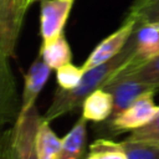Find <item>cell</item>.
<instances>
[{"instance_id": "2e32d148", "label": "cell", "mask_w": 159, "mask_h": 159, "mask_svg": "<svg viewBox=\"0 0 159 159\" xmlns=\"http://www.w3.org/2000/svg\"><path fill=\"white\" fill-rule=\"evenodd\" d=\"M127 16L133 17L137 24H159V0H134Z\"/></svg>"}, {"instance_id": "7c38bea8", "label": "cell", "mask_w": 159, "mask_h": 159, "mask_svg": "<svg viewBox=\"0 0 159 159\" xmlns=\"http://www.w3.org/2000/svg\"><path fill=\"white\" fill-rule=\"evenodd\" d=\"M87 119L81 116L72 129L62 138V148L58 159H81L87 140Z\"/></svg>"}, {"instance_id": "7402d4cb", "label": "cell", "mask_w": 159, "mask_h": 159, "mask_svg": "<svg viewBox=\"0 0 159 159\" xmlns=\"http://www.w3.org/2000/svg\"><path fill=\"white\" fill-rule=\"evenodd\" d=\"M86 159H93V158H92V157H91V155H89V154H88V157H87V158H86Z\"/></svg>"}, {"instance_id": "277c9868", "label": "cell", "mask_w": 159, "mask_h": 159, "mask_svg": "<svg viewBox=\"0 0 159 159\" xmlns=\"http://www.w3.org/2000/svg\"><path fill=\"white\" fill-rule=\"evenodd\" d=\"M135 25H137V21L133 17L127 16L124 22L122 24V26L118 30L112 32L109 36H107L104 40H102L93 48V51L89 53V56L82 65L83 71H87L96 66H99V65L112 60L114 56H117L123 50L125 43L128 42L129 37L132 36V34L135 29Z\"/></svg>"}, {"instance_id": "ffe728a7", "label": "cell", "mask_w": 159, "mask_h": 159, "mask_svg": "<svg viewBox=\"0 0 159 159\" xmlns=\"http://www.w3.org/2000/svg\"><path fill=\"white\" fill-rule=\"evenodd\" d=\"M128 159H159V147L140 142H130L128 139L122 142Z\"/></svg>"}, {"instance_id": "8992f818", "label": "cell", "mask_w": 159, "mask_h": 159, "mask_svg": "<svg viewBox=\"0 0 159 159\" xmlns=\"http://www.w3.org/2000/svg\"><path fill=\"white\" fill-rule=\"evenodd\" d=\"M103 88L113 96L114 107L111 117H114L122 111H124L143 93L152 89H159L158 87L140 82L133 78L132 76H128L120 72H118Z\"/></svg>"}, {"instance_id": "6da1fadb", "label": "cell", "mask_w": 159, "mask_h": 159, "mask_svg": "<svg viewBox=\"0 0 159 159\" xmlns=\"http://www.w3.org/2000/svg\"><path fill=\"white\" fill-rule=\"evenodd\" d=\"M135 53V36L134 31L129 37L123 50L112 60L84 71L80 84L73 89H62L57 87L53 93L51 104L43 116V119L51 122L68 112L75 111L82 106L84 98L98 88H103L119 71L129 65Z\"/></svg>"}, {"instance_id": "9a60e30c", "label": "cell", "mask_w": 159, "mask_h": 159, "mask_svg": "<svg viewBox=\"0 0 159 159\" xmlns=\"http://www.w3.org/2000/svg\"><path fill=\"white\" fill-rule=\"evenodd\" d=\"M89 155L93 159H128L125 149L120 143L109 139H97L89 145Z\"/></svg>"}, {"instance_id": "ba28073f", "label": "cell", "mask_w": 159, "mask_h": 159, "mask_svg": "<svg viewBox=\"0 0 159 159\" xmlns=\"http://www.w3.org/2000/svg\"><path fill=\"white\" fill-rule=\"evenodd\" d=\"M135 53L127 67L137 68L159 55V24L142 22L134 29Z\"/></svg>"}, {"instance_id": "44dd1931", "label": "cell", "mask_w": 159, "mask_h": 159, "mask_svg": "<svg viewBox=\"0 0 159 159\" xmlns=\"http://www.w3.org/2000/svg\"><path fill=\"white\" fill-rule=\"evenodd\" d=\"M35 1H36V0H15L16 6H17V9H19V11H20V14H21L22 16H25L27 9H29Z\"/></svg>"}, {"instance_id": "8fae6325", "label": "cell", "mask_w": 159, "mask_h": 159, "mask_svg": "<svg viewBox=\"0 0 159 159\" xmlns=\"http://www.w3.org/2000/svg\"><path fill=\"white\" fill-rule=\"evenodd\" d=\"M113 96L104 88H98L89 93L82 103V116L87 120L104 122L113 113Z\"/></svg>"}, {"instance_id": "4fadbf2b", "label": "cell", "mask_w": 159, "mask_h": 159, "mask_svg": "<svg viewBox=\"0 0 159 159\" xmlns=\"http://www.w3.org/2000/svg\"><path fill=\"white\" fill-rule=\"evenodd\" d=\"M40 55L51 70H57L61 66L71 63L72 60L71 47L63 34H61L58 37L50 42L42 43L40 48Z\"/></svg>"}, {"instance_id": "3957f363", "label": "cell", "mask_w": 159, "mask_h": 159, "mask_svg": "<svg viewBox=\"0 0 159 159\" xmlns=\"http://www.w3.org/2000/svg\"><path fill=\"white\" fill-rule=\"evenodd\" d=\"M158 91L159 89H152L143 93L124 111L111 117L107 122L108 129L112 133L118 134L128 130L132 132L148 124L157 116L159 109V106L154 103V96Z\"/></svg>"}, {"instance_id": "52a82bcc", "label": "cell", "mask_w": 159, "mask_h": 159, "mask_svg": "<svg viewBox=\"0 0 159 159\" xmlns=\"http://www.w3.org/2000/svg\"><path fill=\"white\" fill-rule=\"evenodd\" d=\"M16 84L10 67V56L0 47V129L19 116Z\"/></svg>"}, {"instance_id": "9c48e42d", "label": "cell", "mask_w": 159, "mask_h": 159, "mask_svg": "<svg viewBox=\"0 0 159 159\" xmlns=\"http://www.w3.org/2000/svg\"><path fill=\"white\" fill-rule=\"evenodd\" d=\"M22 19L15 0H0V47L10 57L15 51Z\"/></svg>"}, {"instance_id": "5b68a950", "label": "cell", "mask_w": 159, "mask_h": 159, "mask_svg": "<svg viewBox=\"0 0 159 159\" xmlns=\"http://www.w3.org/2000/svg\"><path fill=\"white\" fill-rule=\"evenodd\" d=\"M75 0H41L40 34L42 43L50 42L63 34Z\"/></svg>"}, {"instance_id": "ac0fdd59", "label": "cell", "mask_w": 159, "mask_h": 159, "mask_svg": "<svg viewBox=\"0 0 159 159\" xmlns=\"http://www.w3.org/2000/svg\"><path fill=\"white\" fill-rule=\"evenodd\" d=\"M127 139L130 142H140L159 147V109L157 116L148 124L132 130Z\"/></svg>"}, {"instance_id": "30bf717a", "label": "cell", "mask_w": 159, "mask_h": 159, "mask_svg": "<svg viewBox=\"0 0 159 159\" xmlns=\"http://www.w3.org/2000/svg\"><path fill=\"white\" fill-rule=\"evenodd\" d=\"M51 73V68L42 60L41 55L35 58V61L29 67L24 76V89L20 104V112H25L35 106L36 98L45 87ZM19 112V113H20Z\"/></svg>"}, {"instance_id": "603a6c76", "label": "cell", "mask_w": 159, "mask_h": 159, "mask_svg": "<svg viewBox=\"0 0 159 159\" xmlns=\"http://www.w3.org/2000/svg\"><path fill=\"white\" fill-rule=\"evenodd\" d=\"M36 1H37V0H36Z\"/></svg>"}, {"instance_id": "e0dca14e", "label": "cell", "mask_w": 159, "mask_h": 159, "mask_svg": "<svg viewBox=\"0 0 159 159\" xmlns=\"http://www.w3.org/2000/svg\"><path fill=\"white\" fill-rule=\"evenodd\" d=\"M119 72L132 76L133 78L140 82H144V83H148V84H152L159 88V55L137 68L124 67Z\"/></svg>"}, {"instance_id": "7a4b0ae2", "label": "cell", "mask_w": 159, "mask_h": 159, "mask_svg": "<svg viewBox=\"0 0 159 159\" xmlns=\"http://www.w3.org/2000/svg\"><path fill=\"white\" fill-rule=\"evenodd\" d=\"M41 120L36 106L19 113L6 143L5 159H39L36 134Z\"/></svg>"}, {"instance_id": "5bb4252c", "label": "cell", "mask_w": 159, "mask_h": 159, "mask_svg": "<svg viewBox=\"0 0 159 159\" xmlns=\"http://www.w3.org/2000/svg\"><path fill=\"white\" fill-rule=\"evenodd\" d=\"M62 148V139H60L50 127V122L42 120L36 134V152L39 159H58Z\"/></svg>"}, {"instance_id": "d6986e66", "label": "cell", "mask_w": 159, "mask_h": 159, "mask_svg": "<svg viewBox=\"0 0 159 159\" xmlns=\"http://www.w3.org/2000/svg\"><path fill=\"white\" fill-rule=\"evenodd\" d=\"M83 68L82 67H77L72 63H67L65 66H61L60 68L56 70V81L60 88L62 89H73L76 88L82 77H83Z\"/></svg>"}]
</instances>
